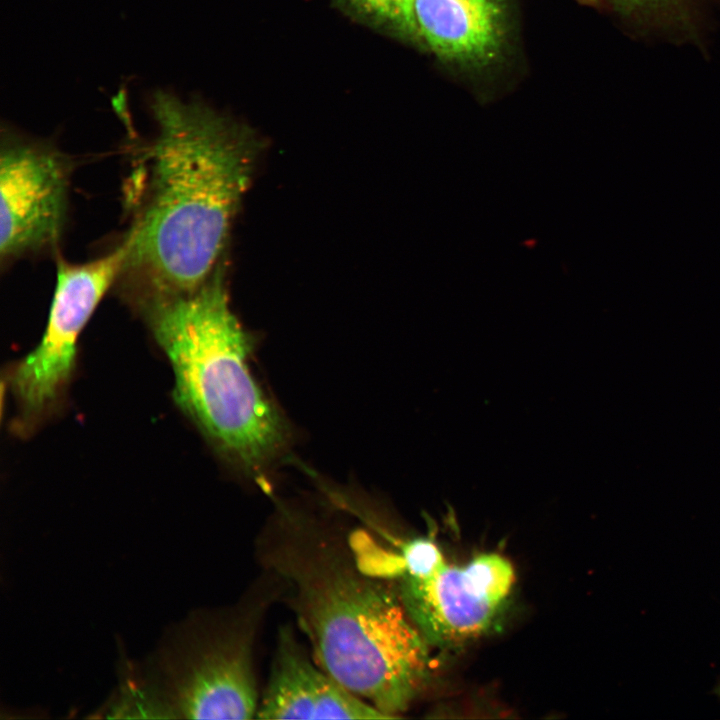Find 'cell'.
Returning <instances> with one entry per match:
<instances>
[{
    "instance_id": "cell-10",
    "label": "cell",
    "mask_w": 720,
    "mask_h": 720,
    "mask_svg": "<svg viewBox=\"0 0 720 720\" xmlns=\"http://www.w3.org/2000/svg\"><path fill=\"white\" fill-rule=\"evenodd\" d=\"M361 15L382 24L400 35L420 39L415 14V0H348Z\"/></svg>"
},
{
    "instance_id": "cell-8",
    "label": "cell",
    "mask_w": 720,
    "mask_h": 720,
    "mask_svg": "<svg viewBox=\"0 0 720 720\" xmlns=\"http://www.w3.org/2000/svg\"><path fill=\"white\" fill-rule=\"evenodd\" d=\"M289 627L279 631L257 719H388L313 661Z\"/></svg>"
},
{
    "instance_id": "cell-5",
    "label": "cell",
    "mask_w": 720,
    "mask_h": 720,
    "mask_svg": "<svg viewBox=\"0 0 720 720\" xmlns=\"http://www.w3.org/2000/svg\"><path fill=\"white\" fill-rule=\"evenodd\" d=\"M128 245L85 263L57 262L48 323L38 346L15 368L11 385L28 414L42 412L73 370L77 338L113 282L125 270Z\"/></svg>"
},
{
    "instance_id": "cell-13",
    "label": "cell",
    "mask_w": 720,
    "mask_h": 720,
    "mask_svg": "<svg viewBox=\"0 0 720 720\" xmlns=\"http://www.w3.org/2000/svg\"><path fill=\"white\" fill-rule=\"evenodd\" d=\"M717 691L720 693V682H719V684H718V686H717Z\"/></svg>"
},
{
    "instance_id": "cell-1",
    "label": "cell",
    "mask_w": 720,
    "mask_h": 720,
    "mask_svg": "<svg viewBox=\"0 0 720 720\" xmlns=\"http://www.w3.org/2000/svg\"><path fill=\"white\" fill-rule=\"evenodd\" d=\"M257 551L283 584L315 662L388 719L406 711L432 659L396 587L359 564L350 539L312 520L278 519Z\"/></svg>"
},
{
    "instance_id": "cell-6",
    "label": "cell",
    "mask_w": 720,
    "mask_h": 720,
    "mask_svg": "<svg viewBox=\"0 0 720 720\" xmlns=\"http://www.w3.org/2000/svg\"><path fill=\"white\" fill-rule=\"evenodd\" d=\"M514 581L512 564L496 553L480 554L463 566L444 561L427 576L401 574L392 579L412 622L430 646L440 648L486 633Z\"/></svg>"
},
{
    "instance_id": "cell-9",
    "label": "cell",
    "mask_w": 720,
    "mask_h": 720,
    "mask_svg": "<svg viewBox=\"0 0 720 720\" xmlns=\"http://www.w3.org/2000/svg\"><path fill=\"white\" fill-rule=\"evenodd\" d=\"M420 39L441 58L482 63L500 42L497 9L489 0H415Z\"/></svg>"
},
{
    "instance_id": "cell-4",
    "label": "cell",
    "mask_w": 720,
    "mask_h": 720,
    "mask_svg": "<svg viewBox=\"0 0 720 720\" xmlns=\"http://www.w3.org/2000/svg\"><path fill=\"white\" fill-rule=\"evenodd\" d=\"M256 617L190 622L158 660L162 712L194 719L255 718L259 696L253 669Z\"/></svg>"
},
{
    "instance_id": "cell-11",
    "label": "cell",
    "mask_w": 720,
    "mask_h": 720,
    "mask_svg": "<svg viewBox=\"0 0 720 720\" xmlns=\"http://www.w3.org/2000/svg\"><path fill=\"white\" fill-rule=\"evenodd\" d=\"M111 105L119 118L125 123L129 130H132L131 117L128 110V81L120 85L117 93L111 97Z\"/></svg>"
},
{
    "instance_id": "cell-7",
    "label": "cell",
    "mask_w": 720,
    "mask_h": 720,
    "mask_svg": "<svg viewBox=\"0 0 720 720\" xmlns=\"http://www.w3.org/2000/svg\"><path fill=\"white\" fill-rule=\"evenodd\" d=\"M69 177V161L54 147L9 131L2 136V264L58 244L67 217Z\"/></svg>"
},
{
    "instance_id": "cell-12",
    "label": "cell",
    "mask_w": 720,
    "mask_h": 720,
    "mask_svg": "<svg viewBox=\"0 0 720 720\" xmlns=\"http://www.w3.org/2000/svg\"><path fill=\"white\" fill-rule=\"evenodd\" d=\"M665 1L666 0H613L618 8L627 13L650 11Z\"/></svg>"
},
{
    "instance_id": "cell-2",
    "label": "cell",
    "mask_w": 720,
    "mask_h": 720,
    "mask_svg": "<svg viewBox=\"0 0 720 720\" xmlns=\"http://www.w3.org/2000/svg\"><path fill=\"white\" fill-rule=\"evenodd\" d=\"M155 137L141 157L126 271L146 291L194 290L216 270L257 155L246 129L167 90L151 97Z\"/></svg>"
},
{
    "instance_id": "cell-3",
    "label": "cell",
    "mask_w": 720,
    "mask_h": 720,
    "mask_svg": "<svg viewBox=\"0 0 720 720\" xmlns=\"http://www.w3.org/2000/svg\"><path fill=\"white\" fill-rule=\"evenodd\" d=\"M223 275L218 266L194 290L146 291L145 310L178 406L226 458L258 475L283 451L288 428L250 372L254 342L230 309Z\"/></svg>"
}]
</instances>
